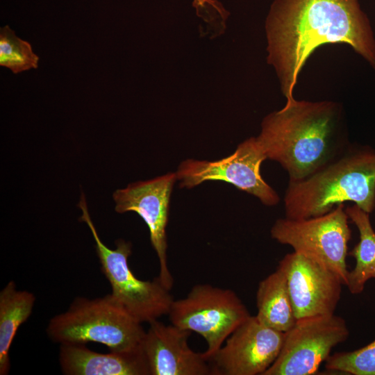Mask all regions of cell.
Instances as JSON below:
<instances>
[{"label":"cell","instance_id":"18","mask_svg":"<svg viewBox=\"0 0 375 375\" xmlns=\"http://www.w3.org/2000/svg\"><path fill=\"white\" fill-rule=\"evenodd\" d=\"M39 57L28 42L17 37L8 26L0 29V65L18 74L37 69Z\"/></svg>","mask_w":375,"mask_h":375},{"label":"cell","instance_id":"2","mask_svg":"<svg viewBox=\"0 0 375 375\" xmlns=\"http://www.w3.org/2000/svg\"><path fill=\"white\" fill-rule=\"evenodd\" d=\"M342 117L341 108L335 102L294 99L265 118L257 139L267 158L288 172L289 181L301 180L349 147Z\"/></svg>","mask_w":375,"mask_h":375},{"label":"cell","instance_id":"14","mask_svg":"<svg viewBox=\"0 0 375 375\" xmlns=\"http://www.w3.org/2000/svg\"><path fill=\"white\" fill-rule=\"evenodd\" d=\"M58 359L67 375H149L141 348L101 353L90 350L85 344H61Z\"/></svg>","mask_w":375,"mask_h":375},{"label":"cell","instance_id":"7","mask_svg":"<svg viewBox=\"0 0 375 375\" xmlns=\"http://www.w3.org/2000/svg\"><path fill=\"white\" fill-rule=\"evenodd\" d=\"M344 203L328 213L303 219L282 218L271 228L272 238L294 251L311 258L335 273L347 285L348 242L351 229Z\"/></svg>","mask_w":375,"mask_h":375},{"label":"cell","instance_id":"20","mask_svg":"<svg viewBox=\"0 0 375 375\" xmlns=\"http://www.w3.org/2000/svg\"><path fill=\"white\" fill-rule=\"evenodd\" d=\"M372 278H375V269L374 271V273H373V275H372Z\"/></svg>","mask_w":375,"mask_h":375},{"label":"cell","instance_id":"13","mask_svg":"<svg viewBox=\"0 0 375 375\" xmlns=\"http://www.w3.org/2000/svg\"><path fill=\"white\" fill-rule=\"evenodd\" d=\"M149 324L141 349L149 375H212L203 353L189 346L191 331L158 319Z\"/></svg>","mask_w":375,"mask_h":375},{"label":"cell","instance_id":"10","mask_svg":"<svg viewBox=\"0 0 375 375\" xmlns=\"http://www.w3.org/2000/svg\"><path fill=\"white\" fill-rule=\"evenodd\" d=\"M285 333L250 315L208 358L212 375H263L278 356Z\"/></svg>","mask_w":375,"mask_h":375},{"label":"cell","instance_id":"5","mask_svg":"<svg viewBox=\"0 0 375 375\" xmlns=\"http://www.w3.org/2000/svg\"><path fill=\"white\" fill-rule=\"evenodd\" d=\"M78 206L82 210L79 220L85 222L91 231L101 271L110 284L113 297L142 324H150L168 315L174 300L170 290L158 277L143 281L135 276L128 263L132 251L131 242L118 239L116 248L112 249L101 240L83 192Z\"/></svg>","mask_w":375,"mask_h":375},{"label":"cell","instance_id":"15","mask_svg":"<svg viewBox=\"0 0 375 375\" xmlns=\"http://www.w3.org/2000/svg\"><path fill=\"white\" fill-rule=\"evenodd\" d=\"M256 306L257 318L272 328L285 333L296 324L287 281L278 267L259 283Z\"/></svg>","mask_w":375,"mask_h":375},{"label":"cell","instance_id":"4","mask_svg":"<svg viewBox=\"0 0 375 375\" xmlns=\"http://www.w3.org/2000/svg\"><path fill=\"white\" fill-rule=\"evenodd\" d=\"M145 333L142 323L111 294L94 299L76 298L47 326L49 338L60 344L94 342L118 352L140 349Z\"/></svg>","mask_w":375,"mask_h":375},{"label":"cell","instance_id":"19","mask_svg":"<svg viewBox=\"0 0 375 375\" xmlns=\"http://www.w3.org/2000/svg\"><path fill=\"white\" fill-rule=\"evenodd\" d=\"M326 369L352 375H375V340L350 351L336 352L325 361Z\"/></svg>","mask_w":375,"mask_h":375},{"label":"cell","instance_id":"8","mask_svg":"<svg viewBox=\"0 0 375 375\" xmlns=\"http://www.w3.org/2000/svg\"><path fill=\"white\" fill-rule=\"evenodd\" d=\"M267 159L257 138L240 143L233 153L215 160L188 159L176 172L181 188H192L207 181H222L251 194L266 206L278 204L280 197L262 178L260 165Z\"/></svg>","mask_w":375,"mask_h":375},{"label":"cell","instance_id":"12","mask_svg":"<svg viewBox=\"0 0 375 375\" xmlns=\"http://www.w3.org/2000/svg\"><path fill=\"white\" fill-rule=\"evenodd\" d=\"M277 267L285 275L297 320L334 314L344 284L335 273L295 251Z\"/></svg>","mask_w":375,"mask_h":375},{"label":"cell","instance_id":"21","mask_svg":"<svg viewBox=\"0 0 375 375\" xmlns=\"http://www.w3.org/2000/svg\"><path fill=\"white\" fill-rule=\"evenodd\" d=\"M197 1H198V2H199V1H200V2H201V1H202V0H197Z\"/></svg>","mask_w":375,"mask_h":375},{"label":"cell","instance_id":"11","mask_svg":"<svg viewBox=\"0 0 375 375\" xmlns=\"http://www.w3.org/2000/svg\"><path fill=\"white\" fill-rule=\"evenodd\" d=\"M176 179V173H167L151 180L131 183L125 188L117 190L112 195L116 212H135L147 225L159 262L158 278L169 290L172 288L174 279L167 265L166 228Z\"/></svg>","mask_w":375,"mask_h":375},{"label":"cell","instance_id":"9","mask_svg":"<svg viewBox=\"0 0 375 375\" xmlns=\"http://www.w3.org/2000/svg\"><path fill=\"white\" fill-rule=\"evenodd\" d=\"M349 335L345 320L335 314L297 320L285 333L281 351L263 375H311L333 348Z\"/></svg>","mask_w":375,"mask_h":375},{"label":"cell","instance_id":"6","mask_svg":"<svg viewBox=\"0 0 375 375\" xmlns=\"http://www.w3.org/2000/svg\"><path fill=\"white\" fill-rule=\"evenodd\" d=\"M167 315L171 324L195 332L206 340L203 354L208 360L251 315L232 290L199 283L185 297L174 299Z\"/></svg>","mask_w":375,"mask_h":375},{"label":"cell","instance_id":"17","mask_svg":"<svg viewBox=\"0 0 375 375\" xmlns=\"http://www.w3.org/2000/svg\"><path fill=\"white\" fill-rule=\"evenodd\" d=\"M348 217L356 226L360 240L349 254L356 260L354 268L349 272L347 286L353 294L361 293L367 281L372 278L375 269V231L371 224L369 213L358 205L345 209Z\"/></svg>","mask_w":375,"mask_h":375},{"label":"cell","instance_id":"16","mask_svg":"<svg viewBox=\"0 0 375 375\" xmlns=\"http://www.w3.org/2000/svg\"><path fill=\"white\" fill-rule=\"evenodd\" d=\"M35 302V295L19 290L13 281L0 292V374L9 373V351L19 326L31 316Z\"/></svg>","mask_w":375,"mask_h":375},{"label":"cell","instance_id":"1","mask_svg":"<svg viewBox=\"0 0 375 375\" xmlns=\"http://www.w3.org/2000/svg\"><path fill=\"white\" fill-rule=\"evenodd\" d=\"M269 60L287 102L313 51L347 44L375 69V38L358 0H276L267 18Z\"/></svg>","mask_w":375,"mask_h":375},{"label":"cell","instance_id":"3","mask_svg":"<svg viewBox=\"0 0 375 375\" xmlns=\"http://www.w3.org/2000/svg\"><path fill=\"white\" fill-rule=\"evenodd\" d=\"M351 201L368 213L375 208V150L351 147L311 175L289 181L285 217L303 219L325 215Z\"/></svg>","mask_w":375,"mask_h":375}]
</instances>
